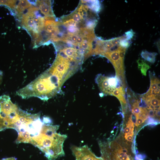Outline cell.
<instances>
[{
	"instance_id": "obj_1",
	"label": "cell",
	"mask_w": 160,
	"mask_h": 160,
	"mask_svg": "<svg viewBox=\"0 0 160 160\" xmlns=\"http://www.w3.org/2000/svg\"><path fill=\"white\" fill-rule=\"evenodd\" d=\"M59 127L44 124L40 134L31 141V144L41 151L49 160H55L65 155L63 144L67 136L57 132Z\"/></svg>"
},
{
	"instance_id": "obj_2",
	"label": "cell",
	"mask_w": 160,
	"mask_h": 160,
	"mask_svg": "<svg viewBox=\"0 0 160 160\" xmlns=\"http://www.w3.org/2000/svg\"><path fill=\"white\" fill-rule=\"evenodd\" d=\"M100 145L103 160H136L132 144L126 143L121 134L111 142Z\"/></svg>"
},
{
	"instance_id": "obj_3",
	"label": "cell",
	"mask_w": 160,
	"mask_h": 160,
	"mask_svg": "<svg viewBox=\"0 0 160 160\" xmlns=\"http://www.w3.org/2000/svg\"><path fill=\"white\" fill-rule=\"evenodd\" d=\"M71 150L76 160H103L97 157L87 145L81 147L73 146Z\"/></svg>"
},
{
	"instance_id": "obj_4",
	"label": "cell",
	"mask_w": 160,
	"mask_h": 160,
	"mask_svg": "<svg viewBox=\"0 0 160 160\" xmlns=\"http://www.w3.org/2000/svg\"><path fill=\"white\" fill-rule=\"evenodd\" d=\"M136 119L135 115L132 113L126 122L123 128V132L120 134L124 140L130 144H132L133 143Z\"/></svg>"
},
{
	"instance_id": "obj_5",
	"label": "cell",
	"mask_w": 160,
	"mask_h": 160,
	"mask_svg": "<svg viewBox=\"0 0 160 160\" xmlns=\"http://www.w3.org/2000/svg\"><path fill=\"white\" fill-rule=\"evenodd\" d=\"M36 4L41 13L44 15V18L47 20L55 19L50 0H37Z\"/></svg>"
},
{
	"instance_id": "obj_6",
	"label": "cell",
	"mask_w": 160,
	"mask_h": 160,
	"mask_svg": "<svg viewBox=\"0 0 160 160\" xmlns=\"http://www.w3.org/2000/svg\"><path fill=\"white\" fill-rule=\"evenodd\" d=\"M107 79L108 77L99 74L97 76L95 81L100 89L103 94L111 95L114 89L109 87Z\"/></svg>"
},
{
	"instance_id": "obj_7",
	"label": "cell",
	"mask_w": 160,
	"mask_h": 160,
	"mask_svg": "<svg viewBox=\"0 0 160 160\" xmlns=\"http://www.w3.org/2000/svg\"><path fill=\"white\" fill-rule=\"evenodd\" d=\"M125 92L124 88L120 86L113 91L111 95L116 97L120 101L123 111L125 113L127 109V103L125 98Z\"/></svg>"
},
{
	"instance_id": "obj_8",
	"label": "cell",
	"mask_w": 160,
	"mask_h": 160,
	"mask_svg": "<svg viewBox=\"0 0 160 160\" xmlns=\"http://www.w3.org/2000/svg\"><path fill=\"white\" fill-rule=\"evenodd\" d=\"M31 4L27 0L17 1L15 9L19 20L24 12L32 6Z\"/></svg>"
},
{
	"instance_id": "obj_9",
	"label": "cell",
	"mask_w": 160,
	"mask_h": 160,
	"mask_svg": "<svg viewBox=\"0 0 160 160\" xmlns=\"http://www.w3.org/2000/svg\"><path fill=\"white\" fill-rule=\"evenodd\" d=\"M150 88L155 94H159L160 93V81L157 78L151 76H150Z\"/></svg>"
},
{
	"instance_id": "obj_10",
	"label": "cell",
	"mask_w": 160,
	"mask_h": 160,
	"mask_svg": "<svg viewBox=\"0 0 160 160\" xmlns=\"http://www.w3.org/2000/svg\"><path fill=\"white\" fill-rule=\"evenodd\" d=\"M156 55L157 53H156L150 52L146 51H143L141 54V55L143 58L152 63L155 62Z\"/></svg>"
},
{
	"instance_id": "obj_11",
	"label": "cell",
	"mask_w": 160,
	"mask_h": 160,
	"mask_svg": "<svg viewBox=\"0 0 160 160\" xmlns=\"http://www.w3.org/2000/svg\"><path fill=\"white\" fill-rule=\"evenodd\" d=\"M108 81L109 87L114 89L120 87L121 82L119 79L116 77H108Z\"/></svg>"
},
{
	"instance_id": "obj_12",
	"label": "cell",
	"mask_w": 160,
	"mask_h": 160,
	"mask_svg": "<svg viewBox=\"0 0 160 160\" xmlns=\"http://www.w3.org/2000/svg\"><path fill=\"white\" fill-rule=\"evenodd\" d=\"M66 18L72 19L77 24L80 23H84L83 18L78 13L77 9L73 13L66 17Z\"/></svg>"
},
{
	"instance_id": "obj_13",
	"label": "cell",
	"mask_w": 160,
	"mask_h": 160,
	"mask_svg": "<svg viewBox=\"0 0 160 160\" xmlns=\"http://www.w3.org/2000/svg\"><path fill=\"white\" fill-rule=\"evenodd\" d=\"M17 1L0 0V5H4L11 9H15Z\"/></svg>"
},
{
	"instance_id": "obj_14",
	"label": "cell",
	"mask_w": 160,
	"mask_h": 160,
	"mask_svg": "<svg viewBox=\"0 0 160 160\" xmlns=\"http://www.w3.org/2000/svg\"><path fill=\"white\" fill-rule=\"evenodd\" d=\"M80 47L83 48L89 52L91 55L93 54L92 45V42L84 41L80 44Z\"/></svg>"
},
{
	"instance_id": "obj_15",
	"label": "cell",
	"mask_w": 160,
	"mask_h": 160,
	"mask_svg": "<svg viewBox=\"0 0 160 160\" xmlns=\"http://www.w3.org/2000/svg\"><path fill=\"white\" fill-rule=\"evenodd\" d=\"M87 1L90 4V8L94 11L98 12L100 9V5L99 2L98 1Z\"/></svg>"
},
{
	"instance_id": "obj_16",
	"label": "cell",
	"mask_w": 160,
	"mask_h": 160,
	"mask_svg": "<svg viewBox=\"0 0 160 160\" xmlns=\"http://www.w3.org/2000/svg\"><path fill=\"white\" fill-rule=\"evenodd\" d=\"M129 40L127 39L125 36H122L119 42V45L123 47L127 48L129 45Z\"/></svg>"
},
{
	"instance_id": "obj_17",
	"label": "cell",
	"mask_w": 160,
	"mask_h": 160,
	"mask_svg": "<svg viewBox=\"0 0 160 160\" xmlns=\"http://www.w3.org/2000/svg\"><path fill=\"white\" fill-rule=\"evenodd\" d=\"M150 68L148 64L144 62L139 68L141 70L142 73L143 75L146 76L147 71Z\"/></svg>"
},
{
	"instance_id": "obj_18",
	"label": "cell",
	"mask_w": 160,
	"mask_h": 160,
	"mask_svg": "<svg viewBox=\"0 0 160 160\" xmlns=\"http://www.w3.org/2000/svg\"><path fill=\"white\" fill-rule=\"evenodd\" d=\"M133 35V32L132 30H131L125 33V36L127 39L129 40L132 37Z\"/></svg>"
},
{
	"instance_id": "obj_19",
	"label": "cell",
	"mask_w": 160,
	"mask_h": 160,
	"mask_svg": "<svg viewBox=\"0 0 160 160\" xmlns=\"http://www.w3.org/2000/svg\"><path fill=\"white\" fill-rule=\"evenodd\" d=\"M84 41L83 38L81 36H78L77 38L76 43L77 45L78 44H80Z\"/></svg>"
},
{
	"instance_id": "obj_20",
	"label": "cell",
	"mask_w": 160,
	"mask_h": 160,
	"mask_svg": "<svg viewBox=\"0 0 160 160\" xmlns=\"http://www.w3.org/2000/svg\"><path fill=\"white\" fill-rule=\"evenodd\" d=\"M137 62L138 64V68H139L143 63L144 62L143 61L140 59H139L137 61Z\"/></svg>"
},
{
	"instance_id": "obj_21",
	"label": "cell",
	"mask_w": 160,
	"mask_h": 160,
	"mask_svg": "<svg viewBox=\"0 0 160 160\" xmlns=\"http://www.w3.org/2000/svg\"><path fill=\"white\" fill-rule=\"evenodd\" d=\"M0 160H17L16 158L14 157H11L6 158Z\"/></svg>"
},
{
	"instance_id": "obj_22",
	"label": "cell",
	"mask_w": 160,
	"mask_h": 160,
	"mask_svg": "<svg viewBox=\"0 0 160 160\" xmlns=\"http://www.w3.org/2000/svg\"><path fill=\"white\" fill-rule=\"evenodd\" d=\"M2 72L0 71V84L1 83L2 80Z\"/></svg>"
}]
</instances>
